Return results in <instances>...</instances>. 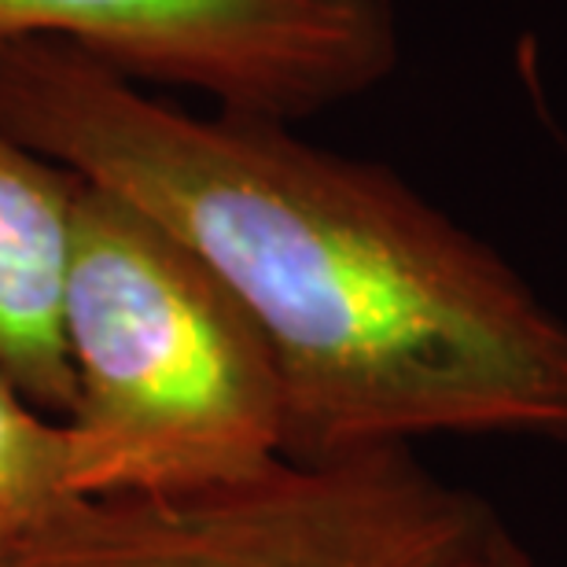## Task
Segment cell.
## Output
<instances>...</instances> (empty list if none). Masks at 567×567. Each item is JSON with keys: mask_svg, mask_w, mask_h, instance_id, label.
<instances>
[{"mask_svg": "<svg viewBox=\"0 0 567 567\" xmlns=\"http://www.w3.org/2000/svg\"><path fill=\"white\" fill-rule=\"evenodd\" d=\"M0 130L233 291L274 354L284 457L427 435L567 450V317L391 166L166 104L63 41L0 44Z\"/></svg>", "mask_w": 567, "mask_h": 567, "instance_id": "6da1fadb", "label": "cell"}, {"mask_svg": "<svg viewBox=\"0 0 567 567\" xmlns=\"http://www.w3.org/2000/svg\"><path fill=\"white\" fill-rule=\"evenodd\" d=\"M63 339L74 497H169L284 453L274 354L233 291L133 203L74 210Z\"/></svg>", "mask_w": 567, "mask_h": 567, "instance_id": "7a4b0ae2", "label": "cell"}, {"mask_svg": "<svg viewBox=\"0 0 567 567\" xmlns=\"http://www.w3.org/2000/svg\"><path fill=\"white\" fill-rule=\"evenodd\" d=\"M497 519L413 446L274 457L169 497H66L22 527L8 567H461Z\"/></svg>", "mask_w": 567, "mask_h": 567, "instance_id": "3957f363", "label": "cell"}, {"mask_svg": "<svg viewBox=\"0 0 567 567\" xmlns=\"http://www.w3.org/2000/svg\"><path fill=\"white\" fill-rule=\"evenodd\" d=\"M4 41H63L137 85L196 89L284 126L369 93L402 60L394 0H0Z\"/></svg>", "mask_w": 567, "mask_h": 567, "instance_id": "277c9868", "label": "cell"}, {"mask_svg": "<svg viewBox=\"0 0 567 567\" xmlns=\"http://www.w3.org/2000/svg\"><path fill=\"white\" fill-rule=\"evenodd\" d=\"M82 188L85 177L0 130V369L55 416L74 405L63 295Z\"/></svg>", "mask_w": 567, "mask_h": 567, "instance_id": "5b68a950", "label": "cell"}, {"mask_svg": "<svg viewBox=\"0 0 567 567\" xmlns=\"http://www.w3.org/2000/svg\"><path fill=\"white\" fill-rule=\"evenodd\" d=\"M74 497L71 435L22 399L0 369V502L38 516Z\"/></svg>", "mask_w": 567, "mask_h": 567, "instance_id": "8992f818", "label": "cell"}, {"mask_svg": "<svg viewBox=\"0 0 567 567\" xmlns=\"http://www.w3.org/2000/svg\"><path fill=\"white\" fill-rule=\"evenodd\" d=\"M461 567H538L535 557L519 546L502 516L486 527V535L475 542V549L461 560Z\"/></svg>", "mask_w": 567, "mask_h": 567, "instance_id": "52a82bcc", "label": "cell"}, {"mask_svg": "<svg viewBox=\"0 0 567 567\" xmlns=\"http://www.w3.org/2000/svg\"><path fill=\"white\" fill-rule=\"evenodd\" d=\"M33 516L27 513H19V508H11L0 502V567H8V557H11V549H16V542L22 535V527L30 524Z\"/></svg>", "mask_w": 567, "mask_h": 567, "instance_id": "ba28073f", "label": "cell"}]
</instances>
